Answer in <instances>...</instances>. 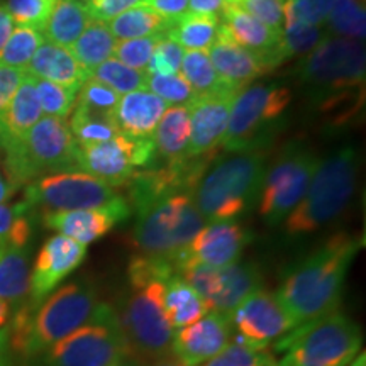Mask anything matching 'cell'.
Returning a JSON list of instances; mask_svg holds the SVG:
<instances>
[{"label":"cell","mask_w":366,"mask_h":366,"mask_svg":"<svg viewBox=\"0 0 366 366\" xmlns=\"http://www.w3.org/2000/svg\"><path fill=\"white\" fill-rule=\"evenodd\" d=\"M116 43L117 41L109 31L107 22L92 19L70 51L80 66L90 73L104 61L111 59Z\"/></svg>","instance_id":"31"},{"label":"cell","mask_w":366,"mask_h":366,"mask_svg":"<svg viewBox=\"0 0 366 366\" xmlns=\"http://www.w3.org/2000/svg\"><path fill=\"white\" fill-rule=\"evenodd\" d=\"M121 99V95L116 94L112 89L105 86L100 81L90 79L81 85V89L76 94V104L89 107L92 111L112 114L114 109Z\"/></svg>","instance_id":"45"},{"label":"cell","mask_w":366,"mask_h":366,"mask_svg":"<svg viewBox=\"0 0 366 366\" xmlns=\"http://www.w3.org/2000/svg\"><path fill=\"white\" fill-rule=\"evenodd\" d=\"M146 366H183L180 361L178 360H170L167 356V358H162V360H157V361H151L149 365H146Z\"/></svg>","instance_id":"56"},{"label":"cell","mask_w":366,"mask_h":366,"mask_svg":"<svg viewBox=\"0 0 366 366\" xmlns=\"http://www.w3.org/2000/svg\"><path fill=\"white\" fill-rule=\"evenodd\" d=\"M319 159L307 149L290 148L269 170L259 194V214L264 221L277 224L294 210L307 192Z\"/></svg>","instance_id":"13"},{"label":"cell","mask_w":366,"mask_h":366,"mask_svg":"<svg viewBox=\"0 0 366 366\" xmlns=\"http://www.w3.org/2000/svg\"><path fill=\"white\" fill-rule=\"evenodd\" d=\"M76 144L65 119L41 117L21 143L4 151L7 182L14 190L46 173L79 172Z\"/></svg>","instance_id":"7"},{"label":"cell","mask_w":366,"mask_h":366,"mask_svg":"<svg viewBox=\"0 0 366 366\" xmlns=\"http://www.w3.org/2000/svg\"><path fill=\"white\" fill-rule=\"evenodd\" d=\"M231 320L226 315L207 312L190 326L173 334L172 351L183 366H200L221 353L231 342Z\"/></svg>","instance_id":"18"},{"label":"cell","mask_w":366,"mask_h":366,"mask_svg":"<svg viewBox=\"0 0 366 366\" xmlns=\"http://www.w3.org/2000/svg\"><path fill=\"white\" fill-rule=\"evenodd\" d=\"M58 0H6L4 7L14 24L43 33Z\"/></svg>","instance_id":"40"},{"label":"cell","mask_w":366,"mask_h":366,"mask_svg":"<svg viewBox=\"0 0 366 366\" xmlns=\"http://www.w3.org/2000/svg\"><path fill=\"white\" fill-rule=\"evenodd\" d=\"M26 71L36 79L51 81L65 89L79 92L89 80V71L80 66L70 49L44 41L34 53Z\"/></svg>","instance_id":"25"},{"label":"cell","mask_w":366,"mask_h":366,"mask_svg":"<svg viewBox=\"0 0 366 366\" xmlns=\"http://www.w3.org/2000/svg\"><path fill=\"white\" fill-rule=\"evenodd\" d=\"M97 294L89 283L73 282L41 302L34 312L27 356L48 351L54 342L89 322L97 309Z\"/></svg>","instance_id":"12"},{"label":"cell","mask_w":366,"mask_h":366,"mask_svg":"<svg viewBox=\"0 0 366 366\" xmlns=\"http://www.w3.org/2000/svg\"><path fill=\"white\" fill-rule=\"evenodd\" d=\"M34 86L36 94H38L41 112H44L48 117L65 119V121L70 117L73 107H75L76 94L79 92L65 89V86L51 84V81L36 79V76Z\"/></svg>","instance_id":"41"},{"label":"cell","mask_w":366,"mask_h":366,"mask_svg":"<svg viewBox=\"0 0 366 366\" xmlns=\"http://www.w3.org/2000/svg\"><path fill=\"white\" fill-rule=\"evenodd\" d=\"M27 75L26 70L21 68H11L0 65V114L6 111V107L11 102L17 89Z\"/></svg>","instance_id":"49"},{"label":"cell","mask_w":366,"mask_h":366,"mask_svg":"<svg viewBox=\"0 0 366 366\" xmlns=\"http://www.w3.org/2000/svg\"><path fill=\"white\" fill-rule=\"evenodd\" d=\"M207 54L219 79L237 92L249 86L251 81L263 73L272 71L263 58L229 38L221 24L216 43L207 49Z\"/></svg>","instance_id":"22"},{"label":"cell","mask_w":366,"mask_h":366,"mask_svg":"<svg viewBox=\"0 0 366 366\" xmlns=\"http://www.w3.org/2000/svg\"><path fill=\"white\" fill-rule=\"evenodd\" d=\"M81 2H85V4H89V2H92V0H81Z\"/></svg>","instance_id":"60"},{"label":"cell","mask_w":366,"mask_h":366,"mask_svg":"<svg viewBox=\"0 0 366 366\" xmlns=\"http://www.w3.org/2000/svg\"><path fill=\"white\" fill-rule=\"evenodd\" d=\"M90 14L81 0H58L43 34L48 43L70 49L89 24Z\"/></svg>","instance_id":"28"},{"label":"cell","mask_w":366,"mask_h":366,"mask_svg":"<svg viewBox=\"0 0 366 366\" xmlns=\"http://www.w3.org/2000/svg\"><path fill=\"white\" fill-rule=\"evenodd\" d=\"M358 168L355 148H341L319 162L304 199L287 216L288 234H310L340 216L355 194Z\"/></svg>","instance_id":"4"},{"label":"cell","mask_w":366,"mask_h":366,"mask_svg":"<svg viewBox=\"0 0 366 366\" xmlns=\"http://www.w3.org/2000/svg\"><path fill=\"white\" fill-rule=\"evenodd\" d=\"M4 249H6V242H4L2 237H0V254L4 253Z\"/></svg>","instance_id":"58"},{"label":"cell","mask_w":366,"mask_h":366,"mask_svg":"<svg viewBox=\"0 0 366 366\" xmlns=\"http://www.w3.org/2000/svg\"><path fill=\"white\" fill-rule=\"evenodd\" d=\"M249 241V232L234 221L210 222L197 232L177 263L194 262L214 268L229 267L237 263Z\"/></svg>","instance_id":"17"},{"label":"cell","mask_w":366,"mask_h":366,"mask_svg":"<svg viewBox=\"0 0 366 366\" xmlns=\"http://www.w3.org/2000/svg\"><path fill=\"white\" fill-rule=\"evenodd\" d=\"M157 157L167 163H182L189 159L190 119L185 105H172L159 119L153 134Z\"/></svg>","instance_id":"27"},{"label":"cell","mask_w":366,"mask_h":366,"mask_svg":"<svg viewBox=\"0 0 366 366\" xmlns=\"http://www.w3.org/2000/svg\"><path fill=\"white\" fill-rule=\"evenodd\" d=\"M236 94L234 89L195 94L185 104L190 119L189 158L216 154V151L222 148Z\"/></svg>","instance_id":"15"},{"label":"cell","mask_w":366,"mask_h":366,"mask_svg":"<svg viewBox=\"0 0 366 366\" xmlns=\"http://www.w3.org/2000/svg\"><path fill=\"white\" fill-rule=\"evenodd\" d=\"M127 356L116 310L107 304H99L89 324L49 347L46 363L48 366H119Z\"/></svg>","instance_id":"10"},{"label":"cell","mask_w":366,"mask_h":366,"mask_svg":"<svg viewBox=\"0 0 366 366\" xmlns=\"http://www.w3.org/2000/svg\"><path fill=\"white\" fill-rule=\"evenodd\" d=\"M168 282V280H167ZM164 280H153L131 287L124 307L117 312L119 326L124 336L127 355L139 361L167 358L172 351L175 329L163 307Z\"/></svg>","instance_id":"8"},{"label":"cell","mask_w":366,"mask_h":366,"mask_svg":"<svg viewBox=\"0 0 366 366\" xmlns=\"http://www.w3.org/2000/svg\"><path fill=\"white\" fill-rule=\"evenodd\" d=\"M350 366H365V355H360V358H356Z\"/></svg>","instance_id":"57"},{"label":"cell","mask_w":366,"mask_h":366,"mask_svg":"<svg viewBox=\"0 0 366 366\" xmlns=\"http://www.w3.org/2000/svg\"><path fill=\"white\" fill-rule=\"evenodd\" d=\"M86 246L66 236H53L36 256L29 283V302L36 309L41 302L85 259Z\"/></svg>","instance_id":"16"},{"label":"cell","mask_w":366,"mask_h":366,"mask_svg":"<svg viewBox=\"0 0 366 366\" xmlns=\"http://www.w3.org/2000/svg\"><path fill=\"white\" fill-rule=\"evenodd\" d=\"M154 49H157V51L167 59V63L173 68V71L180 73L182 59H183V54H185V49H183L180 44L163 36V38H159L157 46H154Z\"/></svg>","instance_id":"51"},{"label":"cell","mask_w":366,"mask_h":366,"mask_svg":"<svg viewBox=\"0 0 366 366\" xmlns=\"http://www.w3.org/2000/svg\"><path fill=\"white\" fill-rule=\"evenodd\" d=\"M44 43V34L29 27H19L12 31L11 38L0 51V65L26 70L34 53Z\"/></svg>","instance_id":"39"},{"label":"cell","mask_w":366,"mask_h":366,"mask_svg":"<svg viewBox=\"0 0 366 366\" xmlns=\"http://www.w3.org/2000/svg\"><path fill=\"white\" fill-rule=\"evenodd\" d=\"M360 327L346 315L334 312L302 324L282 336L274 353L278 366H350L361 350Z\"/></svg>","instance_id":"6"},{"label":"cell","mask_w":366,"mask_h":366,"mask_svg":"<svg viewBox=\"0 0 366 366\" xmlns=\"http://www.w3.org/2000/svg\"><path fill=\"white\" fill-rule=\"evenodd\" d=\"M326 22L336 36L363 41L366 31L365 0H331Z\"/></svg>","instance_id":"36"},{"label":"cell","mask_w":366,"mask_h":366,"mask_svg":"<svg viewBox=\"0 0 366 366\" xmlns=\"http://www.w3.org/2000/svg\"><path fill=\"white\" fill-rule=\"evenodd\" d=\"M119 366H126V365H124V363H122V365H119Z\"/></svg>","instance_id":"61"},{"label":"cell","mask_w":366,"mask_h":366,"mask_svg":"<svg viewBox=\"0 0 366 366\" xmlns=\"http://www.w3.org/2000/svg\"><path fill=\"white\" fill-rule=\"evenodd\" d=\"M256 17L269 29L282 33L283 31V6L285 0H244L242 4H237Z\"/></svg>","instance_id":"46"},{"label":"cell","mask_w":366,"mask_h":366,"mask_svg":"<svg viewBox=\"0 0 366 366\" xmlns=\"http://www.w3.org/2000/svg\"><path fill=\"white\" fill-rule=\"evenodd\" d=\"M295 16L309 26L320 27L327 21L331 0H288Z\"/></svg>","instance_id":"47"},{"label":"cell","mask_w":366,"mask_h":366,"mask_svg":"<svg viewBox=\"0 0 366 366\" xmlns=\"http://www.w3.org/2000/svg\"><path fill=\"white\" fill-rule=\"evenodd\" d=\"M219 16H202V14L185 12L177 19L168 22L164 38H170L185 48V51H207L216 43Z\"/></svg>","instance_id":"29"},{"label":"cell","mask_w":366,"mask_h":366,"mask_svg":"<svg viewBox=\"0 0 366 366\" xmlns=\"http://www.w3.org/2000/svg\"><path fill=\"white\" fill-rule=\"evenodd\" d=\"M324 36L322 29L317 26H309L302 22L299 17L295 16L294 9H292L290 2L285 0L283 6V48H285L287 56H294V54H307L322 41Z\"/></svg>","instance_id":"35"},{"label":"cell","mask_w":366,"mask_h":366,"mask_svg":"<svg viewBox=\"0 0 366 366\" xmlns=\"http://www.w3.org/2000/svg\"><path fill=\"white\" fill-rule=\"evenodd\" d=\"M141 4H143V0H92L86 4V11L90 14V19L109 22L119 14L141 6Z\"/></svg>","instance_id":"48"},{"label":"cell","mask_w":366,"mask_h":366,"mask_svg":"<svg viewBox=\"0 0 366 366\" xmlns=\"http://www.w3.org/2000/svg\"><path fill=\"white\" fill-rule=\"evenodd\" d=\"M290 99V90L278 85H249L237 92L222 148L231 153H249L267 146L278 132V121Z\"/></svg>","instance_id":"9"},{"label":"cell","mask_w":366,"mask_h":366,"mask_svg":"<svg viewBox=\"0 0 366 366\" xmlns=\"http://www.w3.org/2000/svg\"><path fill=\"white\" fill-rule=\"evenodd\" d=\"M12 31H14L12 17L9 16V12L6 11V7H4V4H0V51H2L4 46H6L7 39L11 38Z\"/></svg>","instance_id":"54"},{"label":"cell","mask_w":366,"mask_h":366,"mask_svg":"<svg viewBox=\"0 0 366 366\" xmlns=\"http://www.w3.org/2000/svg\"><path fill=\"white\" fill-rule=\"evenodd\" d=\"M262 288V273L251 263H234L217 268L216 288L207 310L229 317L237 305L254 290Z\"/></svg>","instance_id":"26"},{"label":"cell","mask_w":366,"mask_h":366,"mask_svg":"<svg viewBox=\"0 0 366 366\" xmlns=\"http://www.w3.org/2000/svg\"><path fill=\"white\" fill-rule=\"evenodd\" d=\"M132 241L141 256L175 264L197 232L205 226L192 194H175L136 209Z\"/></svg>","instance_id":"5"},{"label":"cell","mask_w":366,"mask_h":366,"mask_svg":"<svg viewBox=\"0 0 366 366\" xmlns=\"http://www.w3.org/2000/svg\"><path fill=\"white\" fill-rule=\"evenodd\" d=\"M146 90L162 99L164 104L175 105H185L195 95L180 73L168 76L146 75Z\"/></svg>","instance_id":"43"},{"label":"cell","mask_w":366,"mask_h":366,"mask_svg":"<svg viewBox=\"0 0 366 366\" xmlns=\"http://www.w3.org/2000/svg\"><path fill=\"white\" fill-rule=\"evenodd\" d=\"M159 38H163V36L119 41V43H116V48H114L112 56H116L117 61L124 63L126 66L132 68V70L144 71Z\"/></svg>","instance_id":"44"},{"label":"cell","mask_w":366,"mask_h":366,"mask_svg":"<svg viewBox=\"0 0 366 366\" xmlns=\"http://www.w3.org/2000/svg\"><path fill=\"white\" fill-rule=\"evenodd\" d=\"M31 210L24 202L16 204V205H6V204H0V237H2L4 242H6V237L11 229L16 222V219L21 216L22 212H27Z\"/></svg>","instance_id":"52"},{"label":"cell","mask_w":366,"mask_h":366,"mask_svg":"<svg viewBox=\"0 0 366 366\" xmlns=\"http://www.w3.org/2000/svg\"><path fill=\"white\" fill-rule=\"evenodd\" d=\"M244 0H226V4H242Z\"/></svg>","instance_id":"59"},{"label":"cell","mask_w":366,"mask_h":366,"mask_svg":"<svg viewBox=\"0 0 366 366\" xmlns=\"http://www.w3.org/2000/svg\"><path fill=\"white\" fill-rule=\"evenodd\" d=\"M264 173L262 153H236L204 173L192 192V199L207 221H232L256 202L262 194Z\"/></svg>","instance_id":"3"},{"label":"cell","mask_w":366,"mask_h":366,"mask_svg":"<svg viewBox=\"0 0 366 366\" xmlns=\"http://www.w3.org/2000/svg\"><path fill=\"white\" fill-rule=\"evenodd\" d=\"M132 139L117 134L104 143L80 146L76 149V168L86 175L107 183L109 187H126L136 168L132 167Z\"/></svg>","instance_id":"20"},{"label":"cell","mask_w":366,"mask_h":366,"mask_svg":"<svg viewBox=\"0 0 366 366\" xmlns=\"http://www.w3.org/2000/svg\"><path fill=\"white\" fill-rule=\"evenodd\" d=\"M131 210L129 202H124L107 209L46 212L43 221L46 227L58 231L61 236H66L86 246L107 234L116 224L127 221L131 216Z\"/></svg>","instance_id":"21"},{"label":"cell","mask_w":366,"mask_h":366,"mask_svg":"<svg viewBox=\"0 0 366 366\" xmlns=\"http://www.w3.org/2000/svg\"><path fill=\"white\" fill-rule=\"evenodd\" d=\"M168 22L170 21L163 19L157 12L141 4V6L119 14L117 17L107 22V27L114 38L126 41L151 38V36H164L168 29Z\"/></svg>","instance_id":"33"},{"label":"cell","mask_w":366,"mask_h":366,"mask_svg":"<svg viewBox=\"0 0 366 366\" xmlns=\"http://www.w3.org/2000/svg\"><path fill=\"white\" fill-rule=\"evenodd\" d=\"M27 207H41L46 212L84 209H107L127 202L107 183L84 172L49 173L26 185L24 200Z\"/></svg>","instance_id":"11"},{"label":"cell","mask_w":366,"mask_h":366,"mask_svg":"<svg viewBox=\"0 0 366 366\" xmlns=\"http://www.w3.org/2000/svg\"><path fill=\"white\" fill-rule=\"evenodd\" d=\"M167 109L168 104L148 90H136L121 95L114 109L117 132L136 141L153 139L159 119Z\"/></svg>","instance_id":"23"},{"label":"cell","mask_w":366,"mask_h":366,"mask_svg":"<svg viewBox=\"0 0 366 366\" xmlns=\"http://www.w3.org/2000/svg\"><path fill=\"white\" fill-rule=\"evenodd\" d=\"M163 307L173 329L190 326L209 312L200 295L178 274H173L167 282Z\"/></svg>","instance_id":"30"},{"label":"cell","mask_w":366,"mask_h":366,"mask_svg":"<svg viewBox=\"0 0 366 366\" xmlns=\"http://www.w3.org/2000/svg\"><path fill=\"white\" fill-rule=\"evenodd\" d=\"M180 75L190 85L194 94H210L221 89H231L217 76L207 51H185Z\"/></svg>","instance_id":"37"},{"label":"cell","mask_w":366,"mask_h":366,"mask_svg":"<svg viewBox=\"0 0 366 366\" xmlns=\"http://www.w3.org/2000/svg\"><path fill=\"white\" fill-rule=\"evenodd\" d=\"M14 192L16 190L12 189L11 183L7 182V178H4L2 173H0V204L7 202V200L14 195Z\"/></svg>","instance_id":"55"},{"label":"cell","mask_w":366,"mask_h":366,"mask_svg":"<svg viewBox=\"0 0 366 366\" xmlns=\"http://www.w3.org/2000/svg\"><path fill=\"white\" fill-rule=\"evenodd\" d=\"M366 51L363 41L329 36L307 53L300 65V80L322 111L363 95Z\"/></svg>","instance_id":"2"},{"label":"cell","mask_w":366,"mask_h":366,"mask_svg":"<svg viewBox=\"0 0 366 366\" xmlns=\"http://www.w3.org/2000/svg\"><path fill=\"white\" fill-rule=\"evenodd\" d=\"M70 116L71 119L68 126H70L76 144L80 146L104 143V141L112 139L119 134L116 122H114V112L107 114L92 111V109L75 102Z\"/></svg>","instance_id":"34"},{"label":"cell","mask_w":366,"mask_h":366,"mask_svg":"<svg viewBox=\"0 0 366 366\" xmlns=\"http://www.w3.org/2000/svg\"><path fill=\"white\" fill-rule=\"evenodd\" d=\"M143 6L149 7L163 19L173 21L178 16L187 12L189 9V0H143Z\"/></svg>","instance_id":"50"},{"label":"cell","mask_w":366,"mask_h":366,"mask_svg":"<svg viewBox=\"0 0 366 366\" xmlns=\"http://www.w3.org/2000/svg\"><path fill=\"white\" fill-rule=\"evenodd\" d=\"M361 241L341 232L295 264L277 292L295 327L337 312L346 274Z\"/></svg>","instance_id":"1"},{"label":"cell","mask_w":366,"mask_h":366,"mask_svg":"<svg viewBox=\"0 0 366 366\" xmlns=\"http://www.w3.org/2000/svg\"><path fill=\"white\" fill-rule=\"evenodd\" d=\"M234 341L239 345L267 350L269 342L280 340L292 329L294 320L283 309L278 297L258 288L229 315Z\"/></svg>","instance_id":"14"},{"label":"cell","mask_w":366,"mask_h":366,"mask_svg":"<svg viewBox=\"0 0 366 366\" xmlns=\"http://www.w3.org/2000/svg\"><path fill=\"white\" fill-rule=\"evenodd\" d=\"M200 366H278V361L267 350H254L232 341L221 353Z\"/></svg>","instance_id":"42"},{"label":"cell","mask_w":366,"mask_h":366,"mask_svg":"<svg viewBox=\"0 0 366 366\" xmlns=\"http://www.w3.org/2000/svg\"><path fill=\"white\" fill-rule=\"evenodd\" d=\"M90 79L100 81L119 95L131 94L136 90H146V71L132 70L116 58L107 59L102 65L89 73Z\"/></svg>","instance_id":"38"},{"label":"cell","mask_w":366,"mask_h":366,"mask_svg":"<svg viewBox=\"0 0 366 366\" xmlns=\"http://www.w3.org/2000/svg\"><path fill=\"white\" fill-rule=\"evenodd\" d=\"M226 0H189V12L202 16H217L222 12Z\"/></svg>","instance_id":"53"},{"label":"cell","mask_w":366,"mask_h":366,"mask_svg":"<svg viewBox=\"0 0 366 366\" xmlns=\"http://www.w3.org/2000/svg\"><path fill=\"white\" fill-rule=\"evenodd\" d=\"M221 14L222 17H219L221 27L226 31L229 38L263 58L272 70L288 58L285 48H283L282 33L269 29L241 6L226 4Z\"/></svg>","instance_id":"19"},{"label":"cell","mask_w":366,"mask_h":366,"mask_svg":"<svg viewBox=\"0 0 366 366\" xmlns=\"http://www.w3.org/2000/svg\"><path fill=\"white\" fill-rule=\"evenodd\" d=\"M29 262L26 248H6L0 254V299L22 304L29 295Z\"/></svg>","instance_id":"32"},{"label":"cell","mask_w":366,"mask_h":366,"mask_svg":"<svg viewBox=\"0 0 366 366\" xmlns=\"http://www.w3.org/2000/svg\"><path fill=\"white\" fill-rule=\"evenodd\" d=\"M43 116L34 86V76L26 75L16 95L0 114V149L6 151L27 136Z\"/></svg>","instance_id":"24"}]
</instances>
